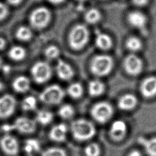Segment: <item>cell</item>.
I'll return each instance as SVG.
<instances>
[{
    "label": "cell",
    "mask_w": 156,
    "mask_h": 156,
    "mask_svg": "<svg viewBox=\"0 0 156 156\" xmlns=\"http://www.w3.org/2000/svg\"><path fill=\"white\" fill-rule=\"evenodd\" d=\"M71 131L73 137L80 141H87L91 138L96 133L93 124L85 119H78L72 122Z\"/></svg>",
    "instance_id": "cell-1"
},
{
    "label": "cell",
    "mask_w": 156,
    "mask_h": 156,
    "mask_svg": "<svg viewBox=\"0 0 156 156\" xmlns=\"http://www.w3.org/2000/svg\"><path fill=\"white\" fill-rule=\"evenodd\" d=\"M90 37L88 27L83 24L74 26L69 34L68 41L70 47L74 50H80L87 44Z\"/></svg>",
    "instance_id": "cell-2"
},
{
    "label": "cell",
    "mask_w": 156,
    "mask_h": 156,
    "mask_svg": "<svg viewBox=\"0 0 156 156\" xmlns=\"http://www.w3.org/2000/svg\"><path fill=\"white\" fill-rule=\"evenodd\" d=\"M113 65V60L110 56L105 54L97 55L91 61L90 69L93 74L101 77L109 74Z\"/></svg>",
    "instance_id": "cell-3"
},
{
    "label": "cell",
    "mask_w": 156,
    "mask_h": 156,
    "mask_svg": "<svg viewBox=\"0 0 156 156\" xmlns=\"http://www.w3.org/2000/svg\"><path fill=\"white\" fill-rule=\"evenodd\" d=\"M65 94V91L61 87L53 84L47 87L40 93L39 99L46 104L56 105L62 101Z\"/></svg>",
    "instance_id": "cell-4"
},
{
    "label": "cell",
    "mask_w": 156,
    "mask_h": 156,
    "mask_svg": "<svg viewBox=\"0 0 156 156\" xmlns=\"http://www.w3.org/2000/svg\"><path fill=\"white\" fill-rule=\"evenodd\" d=\"M51 12L45 7H40L32 12L29 16L30 25L35 29H42L51 21Z\"/></svg>",
    "instance_id": "cell-5"
},
{
    "label": "cell",
    "mask_w": 156,
    "mask_h": 156,
    "mask_svg": "<svg viewBox=\"0 0 156 156\" xmlns=\"http://www.w3.org/2000/svg\"><path fill=\"white\" fill-rule=\"evenodd\" d=\"M113 108L110 104L102 101L95 104L91 109V115L98 122L105 123L113 116Z\"/></svg>",
    "instance_id": "cell-6"
},
{
    "label": "cell",
    "mask_w": 156,
    "mask_h": 156,
    "mask_svg": "<svg viewBox=\"0 0 156 156\" xmlns=\"http://www.w3.org/2000/svg\"><path fill=\"white\" fill-rule=\"evenodd\" d=\"M31 74L34 80L38 83H43L47 82L52 74L50 65L45 62H37L31 68Z\"/></svg>",
    "instance_id": "cell-7"
},
{
    "label": "cell",
    "mask_w": 156,
    "mask_h": 156,
    "mask_svg": "<svg viewBox=\"0 0 156 156\" xmlns=\"http://www.w3.org/2000/svg\"><path fill=\"white\" fill-rule=\"evenodd\" d=\"M124 68L126 73L130 76H137L143 68L142 60L135 54L128 55L124 60Z\"/></svg>",
    "instance_id": "cell-8"
},
{
    "label": "cell",
    "mask_w": 156,
    "mask_h": 156,
    "mask_svg": "<svg viewBox=\"0 0 156 156\" xmlns=\"http://www.w3.org/2000/svg\"><path fill=\"white\" fill-rule=\"evenodd\" d=\"M15 107L16 101L13 96L7 94L0 97V118H5L12 115Z\"/></svg>",
    "instance_id": "cell-9"
},
{
    "label": "cell",
    "mask_w": 156,
    "mask_h": 156,
    "mask_svg": "<svg viewBox=\"0 0 156 156\" xmlns=\"http://www.w3.org/2000/svg\"><path fill=\"white\" fill-rule=\"evenodd\" d=\"M128 23L133 27L138 29H143L147 25V18L142 12L134 10L130 12L127 16Z\"/></svg>",
    "instance_id": "cell-10"
},
{
    "label": "cell",
    "mask_w": 156,
    "mask_h": 156,
    "mask_svg": "<svg viewBox=\"0 0 156 156\" xmlns=\"http://www.w3.org/2000/svg\"><path fill=\"white\" fill-rule=\"evenodd\" d=\"M14 129L23 133H30L35 131L36 123L35 121L27 117H19L13 124Z\"/></svg>",
    "instance_id": "cell-11"
},
{
    "label": "cell",
    "mask_w": 156,
    "mask_h": 156,
    "mask_svg": "<svg viewBox=\"0 0 156 156\" xmlns=\"http://www.w3.org/2000/svg\"><path fill=\"white\" fill-rule=\"evenodd\" d=\"M140 92L146 98L156 96V76H151L144 79L140 85Z\"/></svg>",
    "instance_id": "cell-12"
},
{
    "label": "cell",
    "mask_w": 156,
    "mask_h": 156,
    "mask_svg": "<svg viewBox=\"0 0 156 156\" xmlns=\"http://www.w3.org/2000/svg\"><path fill=\"white\" fill-rule=\"evenodd\" d=\"M1 147L5 154L10 155L17 154L19 151V144L17 140L10 135H6L2 138Z\"/></svg>",
    "instance_id": "cell-13"
},
{
    "label": "cell",
    "mask_w": 156,
    "mask_h": 156,
    "mask_svg": "<svg viewBox=\"0 0 156 156\" xmlns=\"http://www.w3.org/2000/svg\"><path fill=\"white\" fill-rule=\"evenodd\" d=\"M127 132L126 123L122 120L113 121L110 126V135L115 141H121L126 136Z\"/></svg>",
    "instance_id": "cell-14"
},
{
    "label": "cell",
    "mask_w": 156,
    "mask_h": 156,
    "mask_svg": "<svg viewBox=\"0 0 156 156\" xmlns=\"http://www.w3.org/2000/svg\"><path fill=\"white\" fill-rule=\"evenodd\" d=\"M55 71L58 77L63 80H69L74 75L71 66L62 60H58L55 66Z\"/></svg>",
    "instance_id": "cell-15"
},
{
    "label": "cell",
    "mask_w": 156,
    "mask_h": 156,
    "mask_svg": "<svg viewBox=\"0 0 156 156\" xmlns=\"http://www.w3.org/2000/svg\"><path fill=\"white\" fill-rule=\"evenodd\" d=\"M67 127L63 123H60L53 126L49 132V138L55 142L64 141L66 137Z\"/></svg>",
    "instance_id": "cell-16"
},
{
    "label": "cell",
    "mask_w": 156,
    "mask_h": 156,
    "mask_svg": "<svg viewBox=\"0 0 156 156\" xmlns=\"http://www.w3.org/2000/svg\"><path fill=\"white\" fill-rule=\"evenodd\" d=\"M138 100L136 96L132 94L122 95L118 100V106L122 110H130L137 105Z\"/></svg>",
    "instance_id": "cell-17"
},
{
    "label": "cell",
    "mask_w": 156,
    "mask_h": 156,
    "mask_svg": "<svg viewBox=\"0 0 156 156\" xmlns=\"http://www.w3.org/2000/svg\"><path fill=\"white\" fill-rule=\"evenodd\" d=\"M138 141L139 144L143 146L148 156H156V137H139Z\"/></svg>",
    "instance_id": "cell-18"
},
{
    "label": "cell",
    "mask_w": 156,
    "mask_h": 156,
    "mask_svg": "<svg viewBox=\"0 0 156 156\" xmlns=\"http://www.w3.org/2000/svg\"><path fill=\"white\" fill-rule=\"evenodd\" d=\"M95 43L96 46L100 49L108 50L112 48L113 41L108 35L101 32H97L96 34Z\"/></svg>",
    "instance_id": "cell-19"
},
{
    "label": "cell",
    "mask_w": 156,
    "mask_h": 156,
    "mask_svg": "<svg viewBox=\"0 0 156 156\" xmlns=\"http://www.w3.org/2000/svg\"><path fill=\"white\" fill-rule=\"evenodd\" d=\"M30 80L24 76H20L16 77L12 83V87L15 91L18 93H24L30 88Z\"/></svg>",
    "instance_id": "cell-20"
},
{
    "label": "cell",
    "mask_w": 156,
    "mask_h": 156,
    "mask_svg": "<svg viewBox=\"0 0 156 156\" xmlns=\"http://www.w3.org/2000/svg\"><path fill=\"white\" fill-rule=\"evenodd\" d=\"M88 93L90 96L96 97L101 95L105 91V85L99 80H93L88 86Z\"/></svg>",
    "instance_id": "cell-21"
},
{
    "label": "cell",
    "mask_w": 156,
    "mask_h": 156,
    "mask_svg": "<svg viewBox=\"0 0 156 156\" xmlns=\"http://www.w3.org/2000/svg\"><path fill=\"white\" fill-rule=\"evenodd\" d=\"M102 14L101 12L96 9L91 8L88 10L84 15V19L87 23L90 24H94L101 21Z\"/></svg>",
    "instance_id": "cell-22"
},
{
    "label": "cell",
    "mask_w": 156,
    "mask_h": 156,
    "mask_svg": "<svg viewBox=\"0 0 156 156\" xmlns=\"http://www.w3.org/2000/svg\"><path fill=\"white\" fill-rule=\"evenodd\" d=\"M24 149L28 155L33 156V154L37 153L40 150L39 141L34 138H30L25 141Z\"/></svg>",
    "instance_id": "cell-23"
},
{
    "label": "cell",
    "mask_w": 156,
    "mask_h": 156,
    "mask_svg": "<svg viewBox=\"0 0 156 156\" xmlns=\"http://www.w3.org/2000/svg\"><path fill=\"white\" fill-rule=\"evenodd\" d=\"M26 50L20 46H14L9 51V56L10 58L15 61L23 60L26 56Z\"/></svg>",
    "instance_id": "cell-24"
},
{
    "label": "cell",
    "mask_w": 156,
    "mask_h": 156,
    "mask_svg": "<svg viewBox=\"0 0 156 156\" xmlns=\"http://www.w3.org/2000/svg\"><path fill=\"white\" fill-rule=\"evenodd\" d=\"M36 119L40 124L42 125H47L52 121L53 114L49 110H41L37 112Z\"/></svg>",
    "instance_id": "cell-25"
},
{
    "label": "cell",
    "mask_w": 156,
    "mask_h": 156,
    "mask_svg": "<svg viewBox=\"0 0 156 156\" xmlns=\"http://www.w3.org/2000/svg\"><path fill=\"white\" fill-rule=\"evenodd\" d=\"M83 92V89L82 85L77 82L71 83L67 88V93L69 96L74 99H77L81 97Z\"/></svg>",
    "instance_id": "cell-26"
},
{
    "label": "cell",
    "mask_w": 156,
    "mask_h": 156,
    "mask_svg": "<svg viewBox=\"0 0 156 156\" xmlns=\"http://www.w3.org/2000/svg\"><path fill=\"white\" fill-rule=\"evenodd\" d=\"M126 46L129 51L136 52L142 48L143 43L140 38L136 37H130L126 40Z\"/></svg>",
    "instance_id": "cell-27"
},
{
    "label": "cell",
    "mask_w": 156,
    "mask_h": 156,
    "mask_svg": "<svg viewBox=\"0 0 156 156\" xmlns=\"http://www.w3.org/2000/svg\"><path fill=\"white\" fill-rule=\"evenodd\" d=\"M32 36V32L31 30L26 26H20L16 30V38L23 41L29 40Z\"/></svg>",
    "instance_id": "cell-28"
},
{
    "label": "cell",
    "mask_w": 156,
    "mask_h": 156,
    "mask_svg": "<svg viewBox=\"0 0 156 156\" xmlns=\"http://www.w3.org/2000/svg\"><path fill=\"white\" fill-rule=\"evenodd\" d=\"M58 114L63 119H69L73 116L74 114V109L73 107L69 104H64L59 108Z\"/></svg>",
    "instance_id": "cell-29"
},
{
    "label": "cell",
    "mask_w": 156,
    "mask_h": 156,
    "mask_svg": "<svg viewBox=\"0 0 156 156\" xmlns=\"http://www.w3.org/2000/svg\"><path fill=\"white\" fill-rule=\"evenodd\" d=\"M85 156H99L101 154V148L96 143L88 144L84 149Z\"/></svg>",
    "instance_id": "cell-30"
},
{
    "label": "cell",
    "mask_w": 156,
    "mask_h": 156,
    "mask_svg": "<svg viewBox=\"0 0 156 156\" xmlns=\"http://www.w3.org/2000/svg\"><path fill=\"white\" fill-rule=\"evenodd\" d=\"M22 108L24 110L30 111L33 110L36 108L37 106V99L32 96H29L26 97L21 104Z\"/></svg>",
    "instance_id": "cell-31"
},
{
    "label": "cell",
    "mask_w": 156,
    "mask_h": 156,
    "mask_svg": "<svg viewBox=\"0 0 156 156\" xmlns=\"http://www.w3.org/2000/svg\"><path fill=\"white\" fill-rule=\"evenodd\" d=\"M41 156H67L66 151L60 147H49L44 150Z\"/></svg>",
    "instance_id": "cell-32"
},
{
    "label": "cell",
    "mask_w": 156,
    "mask_h": 156,
    "mask_svg": "<svg viewBox=\"0 0 156 156\" xmlns=\"http://www.w3.org/2000/svg\"><path fill=\"white\" fill-rule=\"evenodd\" d=\"M44 55L47 59L49 60H55L58 58L60 55V49L56 46H49L45 49Z\"/></svg>",
    "instance_id": "cell-33"
},
{
    "label": "cell",
    "mask_w": 156,
    "mask_h": 156,
    "mask_svg": "<svg viewBox=\"0 0 156 156\" xmlns=\"http://www.w3.org/2000/svg\"><path fill=\"white\" fill-rule=\"evenodd\" d=\"M9 13V9L7 5L0 2V21L4 20Z\"/></svg>",
    "instance_id": "cell-34"
},
{
    "label": "cell",
    "mask_w": 156,
    "mask_h": 156,
    "mask_svg": "<svg viewBox=\"0 0 156 156\" xmlns=\"http://www.w3.org/2000/svg\"><path fill=\"white\" fill-rule=\"evenodd\" d=\"M132 2L138 7H144L149 3V0H131Z\"/></svg>",
    "instance_id": "cell-35"
},
{
    "label": "cell",
    "mask_w": 156,
    "mask_h": 156,
    "mask_svg": "<svg viewBox=\"0 0 156 156\" xmlns=\"http://www.w3.org/2000/svg\"><path fill=\"white\" fill-rule=\"evenodd\" d=\"M127 156H143V154L137 150H133L131 151Z\"/></svg>",
    "instance_id": "cell-36"
},
{
    "label": "cell",
    "mask_w": 156,
    "mask_h": 156,
    "mask_svg": "<svg viewBox=\"0 0 156 156\" xmlns=\"http://www.w3.org/2000/svg\"><path fill=\"white\" fill-rule=\"evenodd\" d=\"M50 3L52 4H55V5H58V4H60L62 2H64L65 0H48Z\"/></svg>",
    "instance_id": "cell-37"
},
{
    "label": "cell",
    "mask_w": 156,
    "mask_h": 156,
    "mask_svg": "<svg viewBox=\"0 0 156 156\" xmlns=\"http://www.w3.org/2000/svg\"><path fill=\"white\" fill-rule=\"evenodd\" d=\"M5 46V40L3 38L0 37V50L4 48Z\"/></svg>",
    "instance_id": "cell-38"
},
{
    "label": "cell",
    "mask_w": 156,
    "mask_h": 156,
    "mask_svg": "<svg viewBox=\"0 0 156 156\" xmlns=\"http://www.w3.org/2000/svg\"><path fill=\"white\" fill-rule=\"evenodd\" d=\"M7 1L12 5H18L20 3H21V2L22 1V0H7Z\"/></svg>",
    "instance_id": "cell-39"
},
{
    "label": "cell",
    "mask_w": 156,
    "mask_h": 156,
    "mask_svg": "<svg viewBox=\"0 0 156 156\" xmlns=\"http://www.w3.org/2000/svg\"><path fill=\"white\" fill-rule=\"evenodd\" d=\"M2 87H3V85H2V82L0 81V91L2 90Z\"/></svg>",
    "instance_id": "cell-40"
},
{
    "label": "cell",
    "mask_w": 156,
    "mask_h": 156,
    "mask_svg": "<svg viewBox=\"0 0 156 156\" xmlns=\"http://www.w3.org/2000/svg\"><path fill=\"white\" fill-rule=\"evenodd\" d=\"M76 1L78 2H85L87 0H76Z\"/></svg>",
    "instance_id": "cell-41"
},
{
    "label": "cell",
    "mask_w": 156,
    "mask_h": 156,
    "mask_svg": "<svg viewBox=\"0 0 156 156\" xmlns=\"http://www.w3.org/2000/svg\"><path fill=\"white\" fill-rule=\"evenodd\" d=\"M2 66V60L0 58V68Z\"/></svg>",
    "instance_id": "cell-42"
},
{
    "label": "cell",
    "mask_w": 156,
    "mask_h": 156,
    "mask_svg": "<svg viewBox=\"0 0 156 156\" xmlns=\"http://www.w3.org/2000/svg\"><path fill=\"white\" fill-rule=\"evenodd\" d=\"M28 156H32V155H28Z\"/></svg>",
    "instance_id": "cell-43"
}]
</instances>
